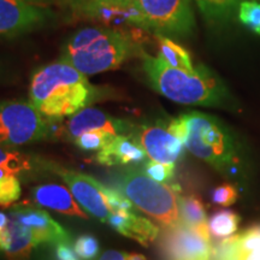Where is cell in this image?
I'll return each instance as SVG.
<instances>
[{
    "mask_svg": "<svg viewBox=\"0 0 260 260\" xmlns=\"http://www.w3.org/2000/svg\"><path fill=\"white\" fill-rule=\"evenodd\" d=\"M98 98L86 75L60 59L35 71L29 87V103L51 121L74 116Z\"/></svg>",
    "mask_w": 260,
    "mask_h": 260,
    "instance_id": "1",
    "label": "cell"
},
{
    "mask_svg": "<svg viewBox=\"0 0 260 260\" xmlns=\"http://www.w3.org/2000/svg\"><path fill=\"white\" fill-rule=\"evenodd\" d=\"M142 69L155 92L182 105L230 107L232 98L222 80L204 65L174 68L160 57L142 53Z\"/></svg>",
    "mask_w": 260,
    "mask_h": 260,
    "instance_id": "2",
    "label": "cell"
},
{
    "mask_svg": "<svg viewBox=\"0 0 260 260\" xmlns=\"http://www.w3.org/2000/svg\"><path fill=\"white\" fill-rule=\"evenodd\" d=\"M169 125L195 157L224 176L239 174L241 164L239 145L230 130L216 117L190 111L170 119Z\"/></svg>",
    "mask_w": 260,
    "mask_h": 260,
    "instance_id": "3",
    "label": "cell"
},
{
    "mask_svg": "<svg viewBox=\"0 0 260 260\" xmlns=\"http://www.w3.org/2000/svg\"><path fill=\"white\" fill-rule=\"evenodd\" d=\"M135 50L132 38L118 29L84 28L65 42L60 60L89 76L117 69Z\"/></svg>",
    "mask_w": 260,
    "mask_h": 260,
    "instance_id": "4",
    "label": "cell"
},
{
    "mask_svg": "<svg viewBox=\"0 0 260 260\" xmlns=\"http://www.w3.org/2000/svg\"><path fill=\"white\" fill-rule=\"evenodd\" d=\"M119 187L136 209L167 229L181 224L178 195L172 187L154 181L142 168H129L123 172Z\"/></svg>",
    "mask_w": 260,
    "mask_h": 260,
    "instance_id": "5",
    "label": "cell"
},
{
    "mask_svg": "<svg viewBox=\"0 0 260 260\" xmlns=\"http://www.w3.org/2000/svg\"><path fill=\"white\" fill-rule=\"evenodd\" d=\"M53 122L29 102L0 100V146L17 148L48 140L54 134Z\"/></svg>",
    "mask_w": 260,
    "mask_h": 260,
    "instance_id": "6",
    "label": "cell"
},
{
    "mask_svg": "<svg viewBox=\"0 0 260 260\" xmlns=\"http://www.w3.org/2000/svg\"><path fill=\"white\" fill-rule=\"evenodd\" d=\"M142 27L160 34L188 35L194 28L191 0H138Z\"/></svg>",
    "mask_w": 260,
    "mask_h": 260,
    "instance_id": "7",
    "label": "cell"
},
{
    "mask_svg": "<svg viewBox=\"0 0 260 260\" xmlns=\"http://www.w3.org/2000/svg\"><path fill=\"white\" fill-rule=\"evenodd\" d=\"M161 252L165 260H211L213 251L209 224L190 228L181 223L167 229Z\"/></svg>",
    "mask_w": 260,
    "mask_h": 260,
    "instance_id": "8",
    "label": "cell"
},
{
    "mask_svg": "<svg viewBox=\"0 0 260 260\" xmlns=\"http://www.w3.org/2000/svg\"><path fill=\"white\" fill-rule=\"evenodd\" d=\"M53 17L47 8L19 0H0V39H11L42 27Z\"/></svg>",
    "mask_w": 260,
    "mask_h": 260,
    "instance_id": "9",
    "label": "cell"
},
{
    "mask_svg": "<svg viewBox=\"0 0 260 260\" xmlns=\"http://www.w3.org/2000/svg\"><path fill=\"white\" fill-rule=\"evenodd\" d=\"M54 172L65 182L75 200L82 207L84 212L96 218L99 222L107 223L111 210L107 205L104 188L99 181L81 172L56 168Z\"/></svg>",
    "mask_w": 260,
    "mask_h": 260,
    "instance_id": "10",
    "label": "cell"
},
{
    "mask_svg": "<svg viewBox=\"0 0 260 260\" xmlns=\"http://www.w3.org/2000/svg\"><path fill=\"white\" fill-rule=\"evenodd\" d=\"M134 134L144 148L147 160L175 165L186 148L183 141L172 132L169 122L167 124L139 125Z\"/></svg>",
    "mask_w": 260,
    "mask_h": 260,
    "instance_id": "11",
    "label": "cell"
},
{
    "mask_svg": "<svg viewBox=\"0 0 260 260\" xmlns=\"http://www.w3.org/2000/svg\"><path fill=\"white\" fill-rule=\"evenodd\" d=\"M135 129L136 125L133 123L116 118L102 110L89 106L71 116L67 123V134L71 141L86 133L103 132L119 136L134 134Z\"/></svg>",
    "mask_w": 260,
    "mask_h": 260,
    "instance_id": "12",
    "label": "cell"
},
{
    "mask_svg": "<svg viewBox=\"0 0 260 260\" xmlns=\"http://www.w3.org/2000/svg\"><path fill=\"white\" fill-rule=\"evenodd\" d=\"M40 245L34 230L9 212V222L0 226V253L8 260H28Z\"/></svg>",
    "mask_w": 260,
    "mask_h": 260,
    "instance_id": "13",
    "label": "cell"
},
{
    "mask_svg": "<svg viewBox=\"0 0 260 260\" xmlns=\"http://www.w3.org/2000/svg\"><path fill=\"white\" fill-rule=\"evenodd\" d=\"M18 220L30 226L40 240L41 245L44 243H69L70 237L67 230L60 224H58L46 211L39 207L28 206V205H17L10 211Z\"/></svg>",
    "mask_w": 260,
    "mask_h": 260,
    "instance_id": "14",
    "label": "cell"
},
{
    "mask_svg": "<svg viewBox=\"0 0 260 260\" xmlns=\"http://www.w3.org/2000/svg\"><path fill=\"white\" fill-rule=\"evenodd\" d=\"M96 161L106 167L140 165L147 161V155L135 134L119 135L98 151Z\"/></svg>",
    "mask_w": 260,
    "mask_h": 260,
    "instance_id": "15",
    "label": "cell"
},
{
    "mask_svg": "<svg viewBox=\"0 0 260 260\" xmlns=\"http://www.w3.org/2000/svg\"><path fill=\"white\" fill-rule=\"evenodd\" d=\"M31 200L39 206L57 211L71 217L88 219L81 206L75 200L69 188L57 183H47L34 187L30 190Z\"/></svg>",
    "mask_w": 260,
    "mask_h": 260,
    "instance_id": "16",
    "label": "cell"
},
{
    "mask_svg": "<svg viewBox=\"0 0 260 260\" xmlns=\"http://www.w3.org/2000/svg\"><path fill=\"white\" fill-rule=\"evenodd\" d=\"M213 254L214 260H260V225L220 240Z\"/></svg>",
    "mask_w": 260,
    "mask_h": 260,
    "instance_id": "17",
    "label": "cell"
},
{
    "mask_svg": "<svg viewBox=\"0 0 260 260\" xmlns=\"http://www.w3.org/2000/svg\"><path fill=\"white\" fill-rule=\"evenodd\" d=\"M107 224L117 233L144 246H148L159 235V228L149 219L136 214L134 210L111 212Z\"/></svg>",
    "mask_w": 260,
    "mask_h": 260,
    "instance_id": "18",
    "label": "cell"
},
{
    "mask_svg": "<svg viewBox=\"0 0 260 260\" xmlns=\"http://www.w3.org/2000/svg\"><path fill=\"white\" fill-rule=\"evenodd\" d=\"M46 165L48 164L35 155L25 153L17 148L0 146V178L6 176L27 177Z\"/></svg>",
    "mask_w": 260,
    "mask_h": 260,
    "instance_id": "19",
    "label": "cell"
},
{
    "mask_svg": "<svg viewBox=\"0 0 260 260\" xmlns=\"http://www.w3.org/2000/svg\"><path fill=\"white\" fill-rule=\"evenodd\" d=\"M158 56L165 63L174 68L193 69L195 65L191 60L190 54L181 45L175 42L164 35H158Z\"/></svg>",
    "mask_w": 260,
    "mask_h": 260,
    "instance_id": "20",
    "label": "cell"
},
{
    "mask_svg": "<svg viewBox=\"0 0 260 260\" xmlns=\"http://www.w3.org/2000/svg\"><path fill=\"white\" fill-rule=\"evenodd\" d=\"M243 0H195L205 18L212 22H224L237 14Z\"/></svg>",
    "mask_w": 260,
    "mask_h": 260,
    "instance_id": "21",
    "label": "cell"
},
{
    "mask_svg": "<svg viewBox=\"0 0 260 260\" xmlns=\"http://www.w3.org/2000/svg\"><path fill=\"white\" fill-rule=\"evenodd\" d=\"M181 223L190 228H197L207 223L206 210L203 201L197 195H187L178 198Z\"/></svg>",
    "mask_w": 260,
    "mask_h": 260,
    "instance_id": "22",
    "label": "cell"
},
{
    "mask_svg": "<svg viewBox=\"0 0 260 260\" xmlns=\"http://www.w3.org/2000/svg\"><path fill=\"white\" fill-rule=\"evenodd\" d=\"M240 217L235 212L228 210H222L213 213L210 217L209 229L211 236L214 239H228L229 236L234 235L239 228Z\"/></svg>",
    "mask_w": 260,
    "mask_h": 260,
    "instance_id": "23",
    "label": "cell"
},
{
    "mask_svg": "<svg viewBox=\"0 0 260 260\" xmlns=\"http://www.w3.org/2000/svg\"><path fill=\"white\" fill-rule=\"evenodd\" d=\"M240 22L255 34L260 35V3L243 0L237 9Z\"/></svg>",
    "mask_w": 260,
    "mask_h": 260,
    "instance_id": "24",
    "label": "cell"
},
{
    "mask_svg": "<svg viewBox=\"0 0 260 260\" xmlns=\"http://www.w3.org/2000/svg\"><path fill=\"white\" fill-rule=\"evenodd\" d=\"M21 182L17 176L0 178V207L11 206L21 198Z\"/></svg>",
    "mask_w": 260,
    "mask_h": 260,
    "instance_id": "25",
    "label": "cell"
},
{
    "mask_svg": "<svg viewBox=\"0 0 260 260\" xmlns=\"http://www.w3.org/2000/svg\"><path fill=\"white\" fill-rule=\"evenodd\" d=\"M74 251L80 259L94 260L100 251L99 241L92 235H81L75 241Z\"/></svg>",
    "mask_w": 260,
    "mask_h": 260,
    "instance_id": "26",
    "label": "cell"
},
{
    "mask_svg": "<svg viewBox=\"0 0 260 260\" xmlns=\"http://www.w3.org/2000/svg\"><path fill=\"white\" fill-rule=\"evenodd\" d=\"M146 174L149 177L153 178L154 181L160 182V183H169L172 181L175 175V165L161 164V162L147 160L142 167Z\"/></svg>",
    "mask_w": 260,
    "mask_h": 260,
    "instance_id": "27",
    "label": "cell"
},
{
    "mask_svg": "<svg viewBox=\"0 0 260 260\" xmlns=\"http://www.w3.org/2000/svg\"><path fill=\"white\" fill-rule=\"evenodd\" d=\"M239 193H237L236 187L232 183H223L214 188L212 194H211V199L212 203L219 206H232L233 204L236 203Z\"/></svg>",
    "mask_w": 260,
    "mask_h": 260,
    "instance_id": "28",
    "label": "cell"
},
{
    "mask_svg": "<svg viewBox=\"0 0 260 260\" xmlns=\"http://www.w3.org/2000/svg\"><path fill=\"white\" fill-rule=\"evenodd\" d=\"M104 193H105V198L109 205L111 212L115 211H133L134 210V205L132 204L128 198L121 191L111 189V188H104Z\"/></svg>",
    "mask_w": 260,
    "mask_h": 260,
    "instance_id": "29",
    "label": "cell"
},
{
    "mask_svg": "<svg viewBox=\"0 0 260 260\" xmlns=\"http://www.w3.org/2000/svg\"><path fill=\"white\" fill-rule=\"evenodd\" d=\"M138 0H90L88 8L84 15L89 14L95 9H115V10H138L136 8Z\"/></svg>",
    "mask_w": 260,
    "mask_h": 260,
    "instance_id": "30",
    "label": "cell"
},
{
    "mask_svg": "<svg viewBox=\"0 0 260 260\" xmlns=\"http://www.w3.org/2000/svg\"><path fill=\"white\" fill-rule=\"evenodd\" d=\"M98 260H146V258L142 254H129L125 252L110 249V251L103 253Z\"/></svg>",
    "mask_w": 260,
    "mask_h": 260,
    "instance_id": "31",
    "label": "cell"
},
{
    "mask_svg": "<svg viewBox=\"0 0 260 260\" xmlns=\"http://www.w3.org/2000/svg\"><path fill=\"white\" fill-rule=\"evenodd\" d=\"M56 256L57 260H79V256L69 246V243L56 245Z\"/></svg>",
    "mask_w": 260,
    "mask_h": 260,
    "instance_id": "32",
    "label": "cell"
},
{
    "mask_svg": "<svg viewBox=\"0 0 260 260\" xmlns=\"http://www.w3.org/2000/svg\"><path fill=\"white\" fill-rule=\"evenodd\" d=\"M63 6H67L74 11H79L84 14L86 9L88 8L90 0H58Z\"/></svg>",
    "mask_w": 260,
    "mask_h": 260,
    "instance_id": "33",
    "label": "cell"
},
{
    "mask_svg": "<svg viewBox=\"0 0 260 260\" xmlns=\"http://www.w3.org/2000/svg\"><path fill=\"white\" fill-rule=\"evenodd\" d=\"M19 2H24V3H29V4L45 6L46 4H48V3H51L52 0H19Z\"/></svg>",
    "mask_w": 260,
    "mask_h": 260,
    "instance_id": "34",
    "label": "cell"
}]
</instances>
